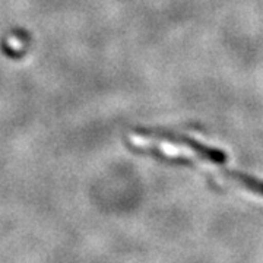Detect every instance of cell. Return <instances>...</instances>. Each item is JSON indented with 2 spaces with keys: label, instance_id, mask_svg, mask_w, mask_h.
<instances>
[{
  "label": "cell",
  "instance_id": "6da1fadb",
  "mask_svg": "<svg viewBox=\"0 0 263 263\" xmlns=\"http://www.w3.org/2000/svg\"><path fill=\"white\" fill-rule=\"evenodd\" d=\"M227 177L235 180L237 183H240L241 186H245L246 189L254 192L256 195H260L263 196V181L262 180L254 179V177H250L245 173H238V171H226Z\"/></svg>",
  "mask_w": 263,
  "mask_h": 263
}]
</instances>
